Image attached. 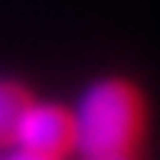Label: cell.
Wrapping results in <instances>:
<instances>
[{
  "label": "cell",
  "instance_id": "cell-1",
  "mask_svg": "<svg viewBox=\"0 0 160 160\" xmlns=\"http://www.w3.org/2000/svg\"><path fill=\"white\" fill-rule=\"evenodd\" d=\"M72 150L85 160L131 154L144 131V101L124 78H98L72 108Z\"/></svg>",
  "mask_w": 160,
  "mask_h": 160
},
{
  "label": "cell",
  "instance_id": "cell-2",
  "mask_svg": "<svg viewBox=\"0 0 160 160\" xmlns=\"http://www.w3.org/2000/svg\"><path fill=\"white\" fill-rule=\"evenodd\" d=\"M13 147L39 157L59 160L65 150H72V114L69 108L52 101H26L23 114L13 131Z\"/></svg>",
  "mask_w": 160,
  "mask_h": 160
},
{
  "label": "cell",
  "instance_id": "cell-3",
  "mask_svg": "<svg viewBox=\"0 0 160 160\" xmlns=\"http://www.w3.org/2000/svg\"><path fill=\"white\" fill-rule=\"evenodd\" d=\"M26 101H30V95H26L17 82L0 78V147H3V144H13V131H17V121H20V114H23Z\"/></svg>",
  "mask_w": 160,
  "mask_h": 160
},
{
  "label": "cell",
  "instance_id": "cell-4",
  "mask_svg": "<svg viewBox=\"0 0 160 160\" xmlns=\"http://www.w3.org/2000/svg\"><path fill=\"white\" fill-rule=\"evenodd\" d=\"M3 160H56V157H39V154H26V150H13V154L3 157Z\"/></svg>",
  "mask_w": 160,
  "mask_h": 160
},
{
  "label": "cell",
  "instance_id": "cell-5",
  "mask_svg": "<svg viewBox=\"0 0 160 160\" xmlns=\"http://www.w3.org/2000/svg\"><path fill=\"white\" fill-rule=\"evenodd\" d=\"M92 160H131V154H121V157H92Z\"/></svg>",
  "mask_w": 160,
  "mask_h": 160
}]
</instances>
